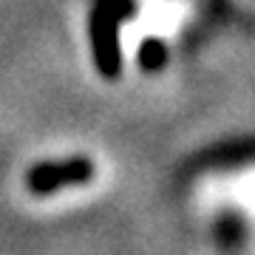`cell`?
Returning <instances> with one entry per match:
<instances>
[{
  "label": "cell",
  "instance_id": "obj_1",
  "mask_svg": "<svg viewBox=\"0 0 255 255\" xmlns=\"http://www.w3.org/2000/svg\"><path fill=\"white\" fill-rule=\"evenodd\" d=\"M91 176H94V164L77 159V162H68V164H43V167H37L34 173L28 176V184L37 193H54L60 187H68V184H85Z\"/></svg>",
  "mask_w": 255,
  "mask_h": 255
},
{
  "label": "cell",
  "instance_id": "obj_2",
  "mask_svg": "<svg viewBox=\"0 0 255 255\" xmlns=\"http://www.w3.org/2000/svg\"><path fill=\"white\" fill-rule=\"evenodd\" d=\"M114 20L111 17H97V26H94V40H97V57H100V65L105 74H114L117 68V37H114Z\"/></svg>",
  "mask_w": 255,
  "mask_h": 255
},
{
  "label": "cell",
  "instance_id": "obj_3",
  "mask_svg": "<svg viewBox=\"0 0 255 255\" xmlns=\"http://www.w3.org/2000/svg\"><path fill=\"white\" fill-rule=\"evenodd\" d=\"M162 60H164V48L159 46V43H147V46L142 48V65H147V68H156Z\"/></svg>",
  "mask_w": 255,
  "mask_h": 255
}]
</instances>
